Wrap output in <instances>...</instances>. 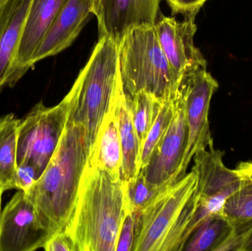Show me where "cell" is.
Masks as SVG:
<instances>
[{"instance_id":"cell-1","label":"cell","mask_w":252,"mask_h":251,"mask_svg":"<svg viewBox=\"0 0 252 251\" xmlns=\"http://www.w3.org/2000/svg\"><path fill=\"white\" fill-rule=\"evenodd\" d=\"M125 213L122 181L87 162L73 214L64 230L77 251H116Z\"/></svg>"},{"instance_id":"cell-2","label":"cell","mask_w":252,"mask_h":251,"mask_svg":"<svg viewBox=\"0 0 252 251\" xmlns=\"http://www.w3.org/2000/svg\"><path fill=\"white\" fill-rule=\"evenodd\" d=\"M88 159L84 130L68 118L50 163L32 188L25 193L53 235L64 231L72 218Z\"/></svg>"},{"instance_id":"cell-3","label":"cell","mask_w":252,"mask_h":251,"mask_svg":"<svg viewBox=\"0 0 252 251\" xmlns=\"http://www.w3.org/2000/svg\"><path fill=\"white\" fill-rule=\"evenodd\" d=\"M122 90L118 44L108 37L99 38L66 94L70 102L68 118L84 130L89 159L103 120L116 104Z\"/></svg>"},{"instance_id":"cell-4","label":"cell","mask_w":252,"mask_h":251,"mask_svg":"<svg viewBox=\"0 0 252 251\" xmlns=\"http://www.w3.org/2000/svg\"><path fill=\"white\" fill-rule=\"evenodd\" d=\"M124 94L144 91L161 100L173 98L182 81L161 50L154 26L135 28L118 44Z\"/></svg>"},{"instance_id":"cell-5","label":"cell","mask_w":252,"mask_h":251,"mask_svg":"<svg viewBox=\"0 0 252 251\" xmlns=\"http://www.w3.org/2000/svg\"><path fill=\"white\" fill-rule=\"evenodd\" d=\"M196 173L191 170L183 178L161 189L135 218L132 251H159L161 244L182 209L195 192Z\"/></svg>"},{"instance_id":"cell-6","label":"cell","mask_w":252,"mask_h":251,"mask_svg":"<svg viewBox=\"0 0 252 251\" xmlns=\"http://www.w3.org/2000/svg\"><path fill=\"white\" fill-rule=\"evenodd\" d=\"M70 102L65 96L53 107H47L42 101L19 119L17 138L18 164H31L42 175L59 145L64 131Z\"/></svg>"},{"instance_id":"cell-7","label":"cell","mask_w":252,"mask_h":251,"mask_svg":"<svg viewBox=\"0 0 252 251\" xmlns=\"http://www.w3.org/2000/svg\"><path fill=\"white\" fill-rule=\"evenodd\" d=\"M219 84L207 67H199L182 77L178 91L183 97L188 127V138L179 178L187 169L195 153L213 148V139L209 123V111L213 94Z\"/></svg>"},{"instance_id":"cell-8","label":"cell","mask_w":252,"mask_h":251,"mask_svg":"<svg viewBox=\"0 0 252 251\" xmlns=\"http://www.w3.org/2000/svg\"><path fill=\"white\" fill-rule=\"evenodd\" d=\"M224 152L213 148L201 150L193 156L192 170L198 178L195 195L197 209L192 225V234L208 217L223 213L228 199L239 189L240 178L235 169L223 163Z\"/></svg>"},{"instance_id":"cell-9","label":"cell","mask_w":252,"mask_h":251,"mask_svg":"<svg viewBox=\"0 0 252 251\" xmlns=\"http://www.w3.org/2000/svg\"><path fill=\"white\" fill-rule=\"evenodd\" d=\"M53 234L24 192L14 195L0 214V251H33Z\"/></svg>"},{"instance_id":"cell-10","label":"cell","mask_w":252,"mask_h":251,"mask_svg":"<svg viewBox=\"0 0 252 251\" xmlns=\"http://www.w3.org/2000/svg\"><path fill=\"white\" fill-rule=\"evenodd\" d=\"M188 138L185 101L177 90L171 122L154 150L148 165L140 170L148 183L162 188L180 179L179 172Z\"/></svg>"},{"instance_id":"cell-11","label":"cell","mask_w":252,"mask_h":251,"mask_svg":"<svg viewBox=\"0 0 252 251\" xmlns=\"http://www.w3.org/2000/svg\"><path fill=\"white\" fill-rule=\"evenodd\" d=\"M195 16H188L182 22L159 13L155 28L158 42L167 60L176 72L183 77L207 62L194 44L197 31Z\"/></svg>"},{"instance_id":"cell-12","label":"cell","mask_w":252,"mask_h":251,"mask_svg":"<svg viewBox=\"0 0 252 251\" xmlns=\"http://www.w3.org/2000/svg\"><path fill=\"white\" fill-rule=\"evenodd\" d=\"M161 0H103L94 16L98 36L119 44L126 32L139 27L154 26Z\"/></svg>"},{"instance_id":"cell-13","label":"cell","mask_w":252,"mask_h":251,"mask_svg":"<svg viewBox=\"0 0 252 251\" xmlns=\"http://www.w3.org/2000/svg\"><path fill=\"white\" fill-rule=\"evenodd\" d=\"M67 0H32L12 67L8 86L13 87L32 69V58Z\"/></svg>"},{"instance_id":"cell-14","label":"cell","mask_w":252,"mask_h":251,"mask_svg":"<svg viewBox=\"0 0 252 251\" xmlns=\"http://www.w3.org/2000/svg\"><path fill=\"white\" fill-rule=\"evenodd\" d=\"M92 13L89 0H67L32 58V64L56 56L74 42Z\"/></svg>"},{"instance_id":"cell-15","label":"cell","mask_w":252,"mask_h":251,"mask_svg":"<svg viewBox=\"0 0 252 251\" xmlns=\"http://www.w3.org/2000/svg\"><path fill=\"white\" fill-rule=\"evenodd\" d=\"M31 2L32 0H6L0 4V91L8 86Z\"/></svg>"},{"instance_id":"cell-16","label":"cell","mask_w":252,"mask_h":251,"mask_svg":"<svg viewBox=\"0 0 252 251\" xmlns=\"http://www.w3.org/2000/svg\"><path fill=\"white\" fill-rule=\"evenodd\" d=\"M115 107L116 104L103 120L88 164L105 171L115 179L119 180L121 176L123 155Z\"/></svg>"},{"instance_id":"cell-17","label":"cell","mask_w":252,"mask_h":251,"mask_svg":"<svg viewBox=\"0 0 252 251\" xmlns=\"http://www.w3.org/2000/svg\"><path fill=\"white\" fill-rule=\"evenodd\" d=\"M115 112L122 148L121 179L126 182L136 178L140 171L141 150L124 88L118 97Z\"/></svg>"},{"instance_id":"cell-18","label":"cell","mask_w":252,"mask_h":251,"mask_svg":"<svg viewBox=\"0 0 252 251\" xmlns=\"http://www.w3.org/2000/svg\"><path fill=\"white\" fill-rule=\"evenodd\" d=\"M233 232V225L223 213L211 215L192 232L183 251H220Z\"/></svg>"},{"instance_id":"cell-19","label":"cell","mask_w":252,"mask_h":251,"mask_svg":"<svg viewBox=\"0 0 252 251\" xmlns=\"http://www.w3.org/2000/svg\"><path fill=\"white\" fill-rule=\"evenodd\" d=\"M239 175V189L228 199L223 215L238 228L252 221V161L239 162L235 167Z\"/></svg>"},{"instance_id":"cell-20","label":"cell","mask_w":252,"mask_h":251,"mask_svg":"<svg viewBox=\"0 0 252 251\" xmlns=\"http://www.w3.org/2000/svg\"><path fill=\"white\" fill-rule=\"evenodd\" d=\"M19 119L14 113L0 117V188L11 190L17 168V138Z\"/></svg>"},{"instance_id":"cell-21","label":"cell","mask_w":252,"mask_h":251,"mask_svg":"<svg viewBox=\"0 0 252 251\" xmlns=\"http://www.w3.org/2000/svg\"><path fill=\"white\" fill-rule=\"evenodd\" d=\"M126 99L142 153L148 133L155 122L165 100H160L155 96L144 91L137 93L130 98L126 97Z\"/></svg>"},{"instance_id":"cell-22","label":"cell","mask_w":252,"mask_h":251,"mask_svg":"<svg viewBox=\"0 0 252 251\" xmlns=\"http://www.w3.org/2000/svg\"><path fill=\"white\" fill-rule=\"evenodd\" d=\"M175 97L176 96L163 103L158 116L148 133L141 153L140 170L148 165L154 150L171 122L175 112Z\"/></svg>"},{"instance_id":"cell-23","label":"cell","mask_w":252,"mask_h":251,"mask_svg":"<svg viewBox=\"0 0 252 251\" xmlns=\"http://www.w3.org/2000/svg\"><path fill=\"white\" fill-rule=\"evenodd\" d=\"M125 195L126 207L132 212H139L151 201L156 195L161 190L147 181L141 171L136 178L123 182Z\"/></svg>"},{"instance_id":"cell-24","label":"cell","mask_w":252,"mask_h":251,"mask_svg":"<svg viewBox=\"0 0 252 251\" xmlns=\"http://www.w3.org/2000/svg\"><path fill=\"white\" fill-rule=\"evenodd\" d=\"M41 175L33 165L26 162L18 164L12 184V189L28 193L39 179Z\"/></svg>"},{"instance_id":"cell-25","label":"cell","mask_w":252,"mask_h":251,"mask_svg":"<svg viewBox=\"0 0 252 251\" xmlns=\"http://www.w3.org/2000/svg\"><path fill=\"white\" fill-rule=\"evenodd\" d=\"M134 238V215L132 211L126 207L125 216L120 230L116 251H132Z\"/></svg>"},{"instance_id":"cell-26","label":"cell","mask_w":252,"mask_h":251,"mask_svg":"<svg viewBox=\"0 0 252 251\" xmlns=\"http://www.w3.org/2000/svg\"><path fill=\"white\" fill-rule=\"evenodd\" d=\"M208 0H165L173 15L196 16L206 1Z\"/></svg>"},{"instance_id":"cell-27","label":"cell","mask_w":252,"mask_h":251,"mask_svg":"<svg viewBox=\"0 0 252 251\" xmlns=\"http://www.w3.org/2000/svg\"><path fill=\"white\" fill-rule=\"evenodd\" d=\"M43 249L47 251H77L75 243L65 231L53 234Z\"/></svg>"},{"instance_id":"cell-28","label":"cell","mask_w":252,"mask_h":251,"mask_svg":"<svg viewBox=\"0 0 252 251\" xmlns=\"http://www.w3.org/2000/svg\"><path fill=\"white\" fill-rule=\"evenodd\" d=\"M241 251H252V223L250 229L247 231Z\"/></svg>"},{"instance_id":"cell-29","label":"cell","mask_w":252,"mask_h":251,"mask_svg":"<svg viewBox=\"0 0 252 251\" xmlns=\"http://www.w3.org/2000/svg\"><path fill=\"white\" fill-rule=\"evenodd\" d=\"M102 1H103V0H89L90 7H91L92 13H93V14H96L97 10H98L100 4H101Z\"/></svg>"},{"instance_id":"cell-30","label":"cell","mask_w":252,"mask_h":251,"mask_svg":"<svg viewBox=\"0 0 252 251\" xmlns=\"http://www.w3.org/2000/svg\"><path fill=\"white\" fill-rule=\"evenodd\" d=\"M3 190L0 188V209H1V195H2ZM0 214H1V210H0Z\"/></svg>"},{"instance_id":"cell-31","label":"cell","mask_w":252,"mask_h":251,"mask_svg":"<svg viewBox=\"0 0 252 251\" xmlns=\"http://www.w3.org/2000/svg\"><path fill=\"white\" fill-rule=\"evenodd\" d=\"M6 0H0V4H1V3L4 2V1H5Z\"/></svg>"}]
</instances>
